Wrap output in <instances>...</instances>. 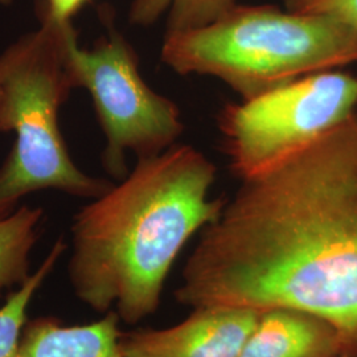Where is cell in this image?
<instances>
[{
  "instance_id": "obj_1",
  "label": "cell",
  "mask_w": 357,
  "mask_h": 357,
  "mask_svg": "<svg viewBox=\"0 0 357 357\" xmlns=\"http://www.w3.org/2000/svg\"><path fill=\"white\" fill-rule=\"evenodd\" d=\"M185 307H289L332 323L357 357V112L243 185L202 230Z\"/></svg>"
},
{
  "instance_id": "obj_2",
  "label": "cell",
  "mask_w": 357,
  "mask_h": 357,
  "mask_svg": "<svg viewBox=\"0 0 357 357\" xmlns=\"http://www.w3.org/2000/svg\"><path fill=\"white\" fill-rule=\"evenodd\" d=\"M217 168L188 144L138 159L118 185L85 205L72 224L68 277L85 306L135 326L162 305L169 271L192 237L220 216L209 199Z\"/></svg>"
},
{
  "instance_id": "obj_3",
  "label": "cell",
  "mask_w": 357,
  "mask_h": 357,
  "mask_svg": "<svg viewBox=\"0 0 357 357\" xmlns=\"http://www.w3.org/2000/svg\"><path fill=\"white\" fill-rule=\"evenodd\" d=\"M160 59L178 75L220 78L245 101L357 64V29L324 15L237 4L208 26L166 32Z\"/></svg>"
},
{
  "instance_id": "obj_4",
  "label": "cell",
  "mask_w": 357,
  "mask_h": 357,
  "mask_svg": "<svg viewBox=\"0 0 357 357\" xmlns=\"http://www.w3.org/2000/svg\"><path fill=\"white\" fill-rule=\"evenodd\" d=\"M38 29L17 38L0 54V132L16 141L0 168V217L8 216L28 193L57 190L97 199L112 183L91 178L70 159L59 128V109L73 88L66 45L76 31L38 4Z\"/></svg>"
},
{
  "instance_id": "obj_5",
  "label": "cell",
  "mask_w": 357,
  "mask_h": 357,
  "mask_svg": "<svg viewBox=\"0 0 357 357\" xmlns=\"http://www.w3.org/2000/svg\"><path fill=\"white\" fill-rule=\"evenodd\" d=\"M357 76L327 70L299 78L218 114L230 169L257 178L298 153L356 112Z\"/></svg>"
},
{
  "instance_id": "obj_6",
  "label": "cell",
  "mask_w": 357,
  "mask_h": 357,
  "mask_svg": "<svg viewBox=\"0 0 357 357\" xmlns=\"http://www.w3.org/2000/svg\"><path fill=\"white\" fill-rule=\"evenodd\" d=\"M73 88L90 93L106 138L102 165L113 178L128 176L126 151L142 158L165 153L184 131L176 103L153 91L142 78L134 48L110 29L91 50H81L77 31L66 45Z\"/></svg>"
},
{
  "instance_id": "obj_7",
  "label": "cell",
  "mask_w": 357,
  "mask_h": 357,
  "mask_svg": "<svg viewBox=\"0 0 357 357\" xmlns=\"http://www.w3.org/2000/svg\"><path fill=\"white\" fill-rule=\"evenodd\" d=\"M262 311L231 306L192 308L167 328L122 333L123 357H238Z\"/></svg>"
},
{
  "instance_id": "obj_8",
  "label": "cell",
  "mask_w": 357,
  "mask_h": 357,
  "mask_svg": "<svg viewBox=\"0 0 357 357\" xmlns=\"http://www.w3.org/2000/svg\"><path fill=\"white\" fill-rule=\"evenodd\" d=\"M352 356L344 336L312 312L277 307L261 314L238 357Z\"/></svg>"
},
{
  "instance_id": "obj_9",
  "label": "cell",
  "mask_w": 357,
  "mask_h": 357,
  "mask_svg": "<svg viewBox=\"0 0 357 357\" xmlns=\"http://www.w3.org/2000/svg\"><path fill=\"white\" fill-rule=\"evenodd\" d=\"M119 323L115 311L88 324L75 326L51 315L28 320L20 357H123Z\"/></svg>"
},
{
  "instance_id": "obj_10",
  "label": "cell",
  "mask_w": 357,
  "mask_h": 357,
  "mask_svg": "<svg viewBox=\"0 0 357 357\" xmlns=\"http://www.w3.org/2000/svg\"><path fill=\"white\" fill-rule=\"evenodd\" d=\"M43 209L23 205L0 217V296L31 277L29 257L38 243Z\"/></svg>"
},
{
  "instance_id": "obj_11",
  "label": "cell",
  "mask_w": 357,
  "mask_h": 357,
  "mask_svg": "<svg viewBox=\"0 0 357 357\" xmlns=\"http://www.w3.org/2000/svg\"><path fill=\"white\" fill-rule=\"evenodd\" d=\"M237 0H131L128 22L150 26L167 13L166 32L196 29L216 22Z\"/></svg>"
},
{
  "instance_id": "obj_12",
  "label": "cell",
  "mask_w": 357,
  "mask_h": 357,
  "mask_svg": "<svg viewBox=\"0 0 357 357\" xmlns=\"http://www.w3.org/2000/svg\"><path fill=\"white\" fill-rule=\"evenodd\" d=\"M65 250L64 238H59L41 265L20 287L10 293L6 303L0 307V357H20L22 336L32 299L53 273Z\"/></svg>"
},
{
  "instance_id": "obj_13",
  "label": "cell",
  "mask_w": 357,
  "mask_h": 357,
  "mask_svg": "<svg viewBox=\"0 0 357 357\" xmlns=\"http://www.w3.org/2000/svg\"><path fill=\"white\" fill-rule=\"evenodd\" d=\"M291 13L324 15L357 29V0H283Z\"/></svg>"
},
{
  "instance_id": "obj_14",
  "label": "cell",
  "mask_w": 357,
  "mask_h": 357,
  "mask_svg": "<svg viewBox=\"0 0 357 357\" xmlns=\"http://www.w3.org/2000/svg\"><path fill=\"white\" fill-rule=\"evenodd\" d=\"M86 1L88 0H38V4L52 19L57 22H72V17Z\"/></svg>"
},
{
  "instance_id": "obj_15",
  "label": "cell",
  "mask_w": 357,
  "mask_h": 357,
  "mask_svg": "<svg viewBox=\"0 0 357 357\" xmlns=\"http://www.w3.org/2000/svg\"><path fill=\"white\" fill-rule=\"evenodd\" d=\"M11 1L13 0H0V4L1 6H8V4H11Z\"/></svg>"
},
{
  "instance_id": "obj_16",
  "label": "cell",
  "mask_w": 357,
  "mask_h": 357,
  "mask_svg": "<svg viewBox=\"0 0 357 357\" xmlns=\"http://www.w3.org/2000/svg\"><path fill=\"white\" fill-rule=\"evenodd\" d=\"M342 357H352V356H342Z\"/></svg>"
}]
</instances>
